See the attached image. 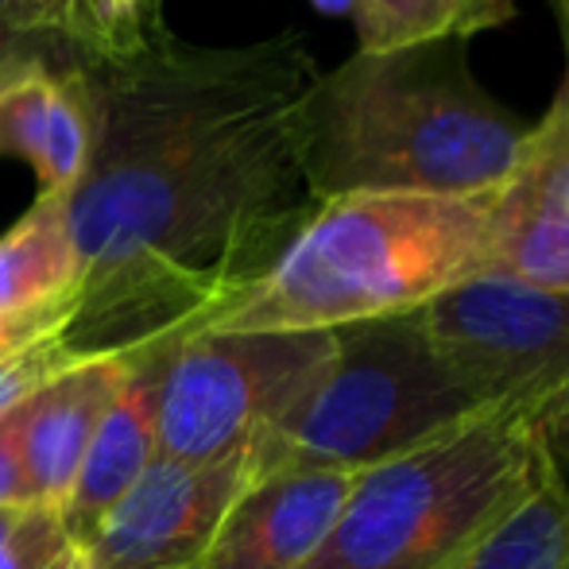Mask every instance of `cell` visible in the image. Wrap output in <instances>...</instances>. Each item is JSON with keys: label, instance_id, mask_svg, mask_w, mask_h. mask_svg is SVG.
<instances>
[{"label": "cell", "instance_id": "1", "mask_svg": "<svg viewBox=\"0 0 569 569\" xmlns=\"http://www.w3.org/2000/svg\"><path fill=\"white\" fill-rule=\"evenodd\" d=\"M70 62L93 124L67 194L82 260L70 349L140 352L206 330L318 206L302 101L322 67L307 36L198 47L163 31L124 59Z\"/></svg>", "mask_w": 569, "mask_h": 569}, {"label": "cell", "instance_id": "2", "mask_svg": "<svg viewBox=\"0 0 569 569\" xmlns=\"http://www.w3.org/2000/svg\"><path fill=\"white\" fill-rule=\"evenodd\" d=\"M527 120L469 62V39L357 51L302 101V167L318 202L341 194L500 190Z\"/></svg>", "mask_w": 569, "mask_h": 569}, {"label": "cell", "instance_id": "3", "mask_svg": "<svg viewBox=\"0 0 569 569\" xmlns=\"http://www.w3.org/2000/svg\"><path fill=\"white\" fill-rule=\"evenodd\" d=\"M488 194H341L206 330H341L415 315L488 271Z\"/></svg>", "mask_w": 569, "mask_h": 569}, {"label": "cell", "instance_id": "4", "mask_svg": "<svg viewBox=\"0 0 569 569\" xmlns=\"http://www.w3.org/2000/svg\"><path fill=\"white\" fill-rule=\"evenodd\" d=\"M539 450L527 415L485 411L357 472L302 569H446L527 492Z\"/></svg>", "mask_w": 569, "mask_h": 569}, {"label": "cell", "instance_id": "5", "mask_svg": "<svg viewBox=\"0 0 569 569\" xmlns=\"http://www.w3.org/2000/svg\"><path fill=\"white\" fill-rule=\"evenodd\" d=\"M333 360L299 411L252 450L256 472H365L485 415L442 365L419 310L333 330Z\"/></svg>", "mask_w": 569, "mask_h": 569}, {"label": "cell", "instance_id": "6", "mask_svg": "<svg viewBox=\"0 0 569 569\" xmlns=\"http://www.w3.org/2000/svg\"><path fill=\"white\" fill-rule=\"evenodd\" d=\"M333 349V330H194L167 341L159 457L202 465L252 453L315 391Z\"/></svg>", "mask_w": 569, "mask_h": 569}, {"label": "cell", "instance_id": "7", "mask_svg": "<svg viewBox=\"0 0 569 569\" xmlns=\"http://www.w3.org/2000/svg\"><path fill=\"white\" fill-rule=\"evenodd\" d=\"M442 365L485 411L531 415L569 380V291L472 276L419 310Z\"/></svg>", "mask_w": 569, "mask_h": 569}, {"label": "cell", "instance_id": "8", "mask_svg": "<svg viewBox=\"0 0 569 569\" xmlns=\"http://www.w3.org/2000/svg\"><path fill=\"white\" fill-rule=\"evenodd\" d=\"M256 477L252 453L221 461L159 457L101 519L86 558L93 569H202L229 508Z\"/></svg>", "mask_w": 569, "mask_h": 569}, {"label": "cell", "instance_id": "9", "mask_svg": "<svg viewBox=\"0 0 569 569\" xmlns=\"http://www.w3.org/2000/svg\"><path fill=\"white\" fill-rule=\"evenodd\" d=\"M485 276L569 291V54L547 113L527 128L496 190Z\"/></svg>", "mask_w": 569, "mask_h": 569}, {"label": "cell", "instance_id": "10", "mask_svg": "<svg viewBox=\"0 0 569 569\" xmlns=\"http://www.w3.org/2000/svg\"><path fill=\"white\" fill-rule=\"evenodd\" d=\"M93 148L90 106L59 39L0 43V156L36 171L39 194H70Z\"/></svg>", "mask_w": 569, "mask_h": 569}, {"label": "cell", "instance_id": "11", "mask_svg": "<svg viewBox=\"0 0 569 569\" xmlns=\"http://www.w3.org/2000/svg\"><path fill=\"white\" fill-rule=\"evenodd\" d=\"M357 472H256L229 508L202 569H302L338 523Z\"/></svg>", "mask_w": 569, "mask_h": 569}, {"label": "cell", "instance_id": "12", "mask_svg": "<svg viewBox=\"0 0 569 569\" xmlns=\"http://www.w3.org/2000/svg\"><path fill=\"white\" fill-rule=\"evenodd\" d=\"M167 345L132 352V376L101 419L90 450L74 472L67 500L59 503V523L67 542L86 547L101 519L128 496V488L159 461V368Z\"/></svg>", "mask_w": 569, "mask_h": 569}, {"label": "cell", "instance_id": "13", "mask_svg": "<svg viewBox=\"0 0 569 569\" xmlns=\"http://www.w3.org/2000/svg\"><path fill=\"white\" fill-rule=\"evenodd\" d=\"M132 352L82 357L23 399L20 446L39 503L59 508L67 500L101 419L132 376Z\"/></svg>", "mask_w": 569, "mask_h": 569}, {"label": "cell", "instance_id": "14", "mask_svg": "<svg viewBox=\"0 0 569 569\" xmlns=\"http://www.w3.org/2000/svg\"><path fill=\"white\" fill-rule=\"evenodd\" d=\"M82 283L67 194H39L0 237V315H59L74 307Z\"/></svg>", "mask_w": 569, "mask_h": 569}, {"label": "cell", "instance_id": "15", "mask_svg": "<svg viewBox=\"0 0 569 569\" xmlns=\"http://www.w3.org/2000/svg\"><path fill=\"white\" fill-rule=\"evenodd\" d=\"M446 569H569V472L539 450L527 492Z\"/></svg>", "mask_w": 569, "mask_h": 569}, {"label": "cell", "instance_id": "16", "mask_svg": "<svg viewBox=\"0 0 569 569\" xmlns=\"http://www.w3.org/2000/svg\"><path fill=\"white\" fill-rule=\"evenodd\" d=\"M163 31V0H67L59 43L78 59H124Z\"/></svg>", "mask_w": 569, "mask_h": 569}, {"label": "cell", "instance_id": "17", "mask_svg": "<svg viewBox=\"0 0 569 569\" xmlns=\"http://www.w3.org/2000/svg\"><path fill=\"white\" fill-rule=\"evenodd\" d=\"M352 23H357V51H391V47L457 36L450 0H357Z\"/></svg>", "mask_w": 569, "mask_h": 569}, {"label": "cell", "instance_id": "18", "mask_svg": "<svg viewBox=\"0 0 569 569\" xmlns=\"http://www.w3.org/2000/svg\"><path fill=\"white\" fill-rule=\"evenodd\" d=\"M62 330H67V326L28 341L23 349L8 352V357L0 360V419H4L8 411H16L28 396H36L51 376H59L62 368H70L74 360H82L70 349Z\"/></svg>", "mask_w": 569, "mask_h": 569}, {"label": "cell", "instance_id": "19", "mask_svg": "<svg viewBox=\"0 0 569 569\" xmlns=\"http://www.w3.org/2000/svg\"><path fill=\"white\" fill-rule=\"evenodd\" d=\"M62 547H67V531L59 523V511L36 503L16 523L12 542L0 555V569H43Z\"/></svg>", "mask_w": 569, "mask_h": 569}, {"label": "cell", "instance_id": "20", "mask_svg": "<svg viewBox=\"0 0 569 569\" xmlns=\"http://www.w3.org/2000/svg\"><path fill=\"white\" fill-rule=\"evenodd\" d=\"M20 407L0 419V511L39 503L36 488H31V477H28V461H23V446H20Z\"/></svg>", "mask_w": 569, "mask_h": 569}, {"label": "cell", "instance_id": "21", "mask_svg": "<svg viewBox=\"0 0 569 569\" xmlns=\"http://www.w3.org/2000/svg\"><path fill=\"white\" fill-rule=\"evenodd\" d=\"M527 419H531V430H535V438H539L542 450L566 469L569 465V380L555 391V396L542 399Z\"/></svg>", "mask_w": 569, "mask_h": 569}, {"label": "cell", "instance_id": "22", "mask_svg": "<svg viewBox=\"0 0 569 569\" xmlns=\"http://www.w3.org/2000/svg\"><path fill=\"white\" fill-rule=\"evenodd\" d=\"M457 16V36L472 39L477 31H492L516 20V0H450Z\"/></svg>", "mask_w": 569, "mask_h": 569}, {"label": "cell", "instance_id": "23", "mask_svg": "<svg viewBox=\"0 0 569 569\" xmlns=\"http://www.w3.org/2000/svg\"><path fill=\"white\" fill-rule=\"evenodd\" d=\"M70 310H59V315H28V318H4L0 315V360H4L8 352L23 349L28 341H36V338H43V333L59 330V326H67Z\"/></svg>", "mask_w": 569, "mask_h": 569}, {"label": "cell", "instance_id": "24", "mask_svg": "<svg viewBox=\"0 0 569 569\" xmlns=\"http://www.w3.org/2000/svg\"><path fill=\"white\" fill-rule=\"evenodd\" d=\"M43 569H93V566H90V558H86V550H82V547L67 542V547H62L59 555H54Z\"/></svg>", "mask_w": 569, "mask_h": 569}, {"label": "cell", "instance_id": "25", "mask_svg": "<svg viewBox=\"0 0 569 569\" xmlns=\"http://www.w3.org/2000/svg\"><path fill=\"white\" fill-rule=\"evenodd\" d=\"M36 508V503H31ZM28 508H16V511H0V555H4V547L12 542V531H16V523H20V516Z\"/></svg>", "mask_w": 569, "mask_h": 569}, {"label": "cell", "instance_id": "26", "mask_svg": "<svg viewBox=\"0 0 569 569\" xmlns=\"http://www.w3.org/2000/svg\"><path fill=\"white\" fill-rule=\"evenodd\" d=\"M310 4H315L318 12H326V16H352L357 0H310Z\"/></svg>", "mask_w": 569, "mask_h": 569}, {"label": "cell", "instance_id": "27", "mask_svg": "<svg viewBox=\"0 0 569 569\" xmlns=\"http://www.w3.org/2000/svg\"><path fill=\"white\" fill-rule=\"evenodd\" d=\"M558 8V28H562V39H566V54H569V0H555Z\"/></svg>", "mask_w": 569, "mask_h": 569}, {"label": "cell", "instance_id": "28", "mask_svg": "<svg viewBox=\"0 0 569 569\" xmlns=\"http://www.w3.org/2000/svg\"><path fill=\"white\" fill-rule=\"evenodd\" d=\"M566 472H569V465H566Z\"/></svg>", "mask_w": 569, "mask_h": 569}]
</instances>
